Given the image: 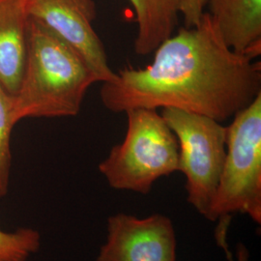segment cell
<instances>
[{"label": "cell", "mask_w": 261, "mask_h": 261, "mask_svg": "<svg viewBox=\"0 0 261 261\" xmlns=\"http://www.w3.org/2000/svg\"><path fill=\"white\" fill-rule=\"evenodd\" d=\"M235 261H250V253L244 245L238 246Z\"/></svg>", "instance_id": "cell-14"}, {"label": "cell", "mask_w": 261, "mask_h": 261, "mask_svg": "<svg viewBox=\"0 0 261 261\" xmlns=\"http://www.w3.org/2000/svg\"><path fill=\"white\" fill-rule=\"evenodd\" d=\"M161 114L177 139L178 171L186 177L187 200L210 221L226 155V127L210 117L176 109H164Z\"/></svg>", "instance_id": "cell-5"}, {"label": "cell", "mask_w": 261, "mask_h": 261, "mask_svg": "<svg viewBox=\"0 0 261 261\" xmlns=\"http://www.w3.org/2000/svg\"><path fill=\"white\" fill-rule=\"evenodd\" d=\"M154 54L145 68L125 67L103 83L106 109H176L222 123L261 94L260 62L227 47L206 13L196 27L179 28Z\"/></svg>", "instance_id": "cell-1"}, {"label": "cell", "mask_w": 261, "mask_h": 261, "mask_svg": "<svg viewBox=\"0 0 261 261\" xmlns=\"http://www.w3.org/2000/svg\"><path fill=\"white\" fill-rule=\"evenodd\" d=\"M27 0H0V84L15 96L28 56Z\"/></svg>", "instance_id": "cell-9"}, {"label": "cell", "mask_w": 261, "mask_h": 261, "mask_svg": "<svg viewBox=\"0 0 261 261\" xmlns=\"http://www.w3.org/2000/svg\"><path fill=\"white\" fill-rule=\"evenodd\" d=\"M134 8L138 32L134 42L135 53L147 56L171 36L179 19L178 0H129Z\"/></svg>", "instance_id": "cell-10"}, {"label": "cell", "mask_w": 261, "mask_h": 261, "mask_svg": "<svg viewBox=\"0 0 261 261\" xmlns=\"http://www.w3.org/2000/svg\"><path fill=\"white\" fill-rule=\"evenodd\" d=\"M17 124L14 118V96L0 84V198L9 191L12 154L11 135Z\"/></svg>", "instance_id": "cell-11"}, {"label": "cell", "mask_w": 261, "mask_h": 261, "mask_svg": "<svg viewBox=\"0 0 261 261\" xmlns=\"http://www.w3.org/2000/svg\"><path fill=\"white\" fill-rule=\"evenodd\" d=\"M41 247V235L33 228L21 227L7 232L0 229V261H28Z\"/></svg>", "instance_id": "cell-12"}, {"label": "cell", "mask_w": 261, "mask_h": 261, "mask_svg": "<svg viewBox=\"0 0 261 261\" xmlns=\"http://www.w3.org/2000/svg\"><path fill=\"white\" fill-rule=\"evenodd\" d=\"M126 114L125 138L99 170L113 189L146 195L158 179L178 171L177 139L157 110L135 109Z\"/></svg>", "instance_id": "cell-4"}, {"label": "cell", "mask_w": 261, "mask_h": 261, "mask_svg": "<svg viewBox=\"0 0 261 261\" xmlns=\"http://www.w3.org/2000/svg\"><path fill=\"white\" fill-rule=\"evenodd\" d=\"M28 16L42 23L82 56L98 83L113 79L102 40L93 27L94 0H27Z\"/></svg>", "instance_id": "cell-6"}, {"label": "cell", "mask_w": 261, "mask_h": 261, "mask_svg": "<svg viewBox=\"0 0 261 261\" xmlns=\"http://www.w3.org/2000/svg\"><path fill=\"white\" fill-rule=\"evenodd\" d=\"M207 0H178L179 13L186 28L196 27L206 12Z\"/></svg>", "instance_id": "cell-13"}, {"label": "cell", "mask_w": 261, "mask_h": 261, "mask_svg": "<svg viewBox=\"0 0 261 261\" xmlns=\"http://www.w3.org/2000/svg\"><path fill=\"white\" fill-rule=\"evenodd\" d=\"M205 13L225 45L256 59L261 54V0H207Z\"/></svg>", "instance_id": "cell-8"}, {"label": "cell", "mask_w": 261, "mask_h": 261, "mask_svg": "<svg viewBox=\"0 0 261 261\" xmlns=\"http://www.w3.org/2000/svg\"><path fill=\"white\" fill-rule=\"evenodd\" d=\"M95 83L96 75L74 48L29 18L27 61L14 96L15 121L75 116Z\"/></svg>", "instance_id": "cell-2"}, {"label": "cell", "mask_w": 261, "mask_h": 261, "mask_svg": "<svg viewBox=\"0 0 261 261\" xmlns=\"http://www.w3.org/2000/svg\"><path fill=\"white\" fill-rule=\"evenodd\" d=\"M226 130V155L210 213V221L219 220L217 239L224 248L231 215H248L261 224V94Z\"/></svg>", "instance_id": "cell-3"}, {"label": "cell", "mask_w": 261, "mask_h": 261, "mask_svg": "<svg viewBox=\"0 0 261 261\" xmlns=\"http://www.w3.org/2000/svg\"><path fill=\"white\" fill-rule=\"evenodd\" d=\"M176 236L171 220L154 214L140 219L133 215L111 216L107 242L96 261H175Z\"/></svg>", "instance_id": "cell-7"}]
</instances>
